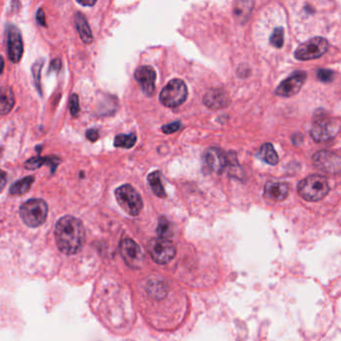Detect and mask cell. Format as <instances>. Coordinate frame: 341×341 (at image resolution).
I'll list each match as a JSON object with an SVG mask.
<instances>
[{
  "label": "cell",
  "instance_id": "1",
  "mask_svg": "<svg viewBox=\"0 0 341 341\" xmlns=\"http://www.w3.org/2000/svg\"><path fill=\"white\" fill-rule=\"evenodd\" d=\"M54 234L58 249L65 255H75L84 246L85 229L82 222L75 217L61 218L56 224Z\"/></svg>",
  "mask_w": 341,
  "mask_h": 341
},
{
  "label": "cell",
  "instance_id": "2",
  "mask_svg": "<svg viewBox=\"0 0 341 341\" xmlns=\"http://www.w3.org/2000/svg\"><path fill=\"white\" fill-rule=\"evenodd\" d=\"M19 215L26 226L37 228L45 223L48 206L42 199H31L20 206Z\"/></svg>",
  "mask_w": 341,
  "mask_h": 341
},
{
  "label": "cell",
  "instance_id": "3",
  "mask_svg": "<svg viewBox=\"0 0 341 341\" xmlns=\"http://www.w3.org/2000/svg\"><path fill=\"white\" fill-rule=\"evenodd\" d=\"M297 192L305 201L317 202L328 194L329 186L324 177L312 175L298 184Z\"/></svg>",
  "mask_w": 341,
  "mask_h": 341
},
{
  "label": "cell",
  "instance_id": "4",
  "mask_svg": "<svg viewBox=\"0 0 341 341\" xmlns=\"http://www.w3.org/2000/svg\"><path fill=\"white\" fill-rule=\"evenodd\" d=\"M115 197L119 206L128 215L137 217L143 209V201L139 193L131 185H123L115 191Z\"/></svg>",
  "mask_w": 341,
  "mask_h": 341
},
{
  "label": "cell",
  "instance_id": "5",
  "mask_svg": "<svg viewBox=\"0 0 341 341\" xmlns=\"http://www.w3.org/2000/svg\"><path fill=\"white\" fill-rule=\"evenodd\" d=\"M188 97V89L181 79H173L163 88L160 94V101L166 107L175 108L181 106Z\"/></svg>",
  "mask_w": 341,
  "mask_h": 341
},
{
  "label": "cell",
  "instance_id": "6",
  "mask_svg": "<svg viewBox=\"0 0 341 341\" xmlns=\"http://www.w3.org/2000/svg\"><path fill=\"white\" fill-rule=\"evenodd\" d=\"M340 131L338 121L329 117H319L310 129V136L315 142L323 143L333 139Z\"/></svg>",
  "mask_w": 341,
  "mask_h": 341
},
{
  "label": "cell",
  "instance_id": "7",
  "mask_svg": "<svg viewBox=\"0 0 341 341\" xmlns=\"http://www.w3.org/2000/svg\"><path fill=\"white\" fill-rule=\"evenodd\" d=\"M147 250L152 259L158 264H167L176 256V247L168 239H151Z\"/></svg>",
  "mask_w": 341,
  "mask_h": 341
},
{
  "label": "cell",
  "instance_id": "8",
  "mask_svg": "<svg viewBox=\"0 0 341 341\" xmlns=\"http://www.w3.org/2000/svg\"><path fill=\"white\" fill-rule=\"evenodd\" d=\"M328 50V42L322 37H314L302 43L295 51L298 60H313L321 57Z\"/></svg>",
  "mask_w": 341,
  "mask_h": 341
},
{
  "label": "cell",
  "instance_id": "9",
  "mask_svg": "<svg viewBox=\"0 0 341 341\" xmlns=\"http://www.w3.org/2000/svg\"><path fill=\"white\" fill-rule=\"evenodd\" d=\"M313 166L327 174L341 173V157L329 151H320L313 156Z\"/></svg>",
  "mask_w": 341,
  "mask_h": 341
},
{
  "label": "cell",
  "instance_id": "10",
  "mask_svg": "<svg viewBox=\"0 0 341 341\" xmlns=\"http://www.w3.org/2000/svg\"><path fill=\"white\" fill-rule=\"evenodd\" d=\"M120 252L124 261L132 268H139L144 260L140 247L131 239L125 238L121 241Z\"/></svg>",
  "mask_w": 341,
  "mask_h": 341
},
{
  "label": "cell",
  "instance_id": "11",
  "mask_svg": "<svg viewBox=\"0 0 341 341\" xmlns=\"http://www.w3.org/2000/svg\"><path fill=\"white\" fill-rule=\"evenodd\" d=\"M7 50L11 62L18 63L23 55V41L19 29L13 25L8 27Z\"/></svg>",
  "mask_w": 341,
  "mask_h": 341
},
{
  "label": "cell",
  "instance_id": "12",
  "mask_svg": "<svg viewBox=\"0 0 341 341\" xmlns=\"http://www.w3.org/2000/svg\"><path fill=\"white\" fill-rule=\"evenodd\" d=\"M306 80V73L297 71L280 83L275 90V94L281 97H291L299 92Z\"/></svg>",
  "mask_w": 341,
  "mask_h": 341
},
{
  "label": "cell",
  "instance_id": "13",
  "mask_svg": "<svg viewBox=\"0 0 341 341\" xmlns=\"http://www.w3.org/2000/svg\"><path fill=\"white\" fill-rule=\"evenodd\" d=\"M135 79L147 96H152L154 94L156 88V72L151 66H142L138 68L135 72Z\"/></svg>",
  "mask_w": 341,
  "mask_h": 341
},
{
  "label": "cell",
  "instance_id": "14",
  "mask_svg": "<svg viewBox=\"0 0 341 341\" xmlns=\"http://www.w3.org/2000/svg\"><path fill=\"white\" fill-rule=\"evenodd\" d=\"M203 102L208 108L212 110H219L228 107L231 103V99L225 90L215 88L206 93Z\"/></svg>",
  "mask_w": 341,
  "mask_h": 341
},
{
  "label": "cell",
  "instance_id": "15",
  "mask_svg": "<svg viewBox=\"0 0 341 341\" xmlns=\"http://www.w3.org/2000/svg\"><path fill=\"white\" fill-rule=\"evenodd\" d=\"M205 161L209 168L217 174H222L228 165L226 154L218 148H210L205 154Z\"/></svg>",
  "mask_w": 341,
  "mask_h": 341
},
{
  "label": "cell",
  "instance_id": "16",
  "mask_svg": "<svg viewBox=\"0 0 341 341\" xmlns=\"http://www.w3.org/2000/svg\"><path fill=\"white\" fill-rule=\"evenodd\" d=\"M289 193V187L282 182H268L264 187V198L272 202L284 201Z\"/></svg>",
  "mask_w": 341,
  "mask_h": 341
},
{
  "label": "cell",
  "instance_id": "17",
  "mask_svg": "<svg viewBox=\"0 0 341 341\" xmlns=\"http://www.w3.org/2000/svg\"><path fill=\"white\" fill-rule=\"evenodd\" d=\"M59 164H60V159L56 156H50L46 158L35 157V158H31L26 161L25 168L28 170H36L42 167L43 165H49L51 167L52 173H54V170H56Z\"/></svg>",
  "mask_w": 341,
  "mask_h": 341
},
{
  "label": "cell",
  "instance_id": "18",
  "mask_svg": "<svg viewBox=\"0 0 341 341\" xmlns=\"http://www.w3.org/2000/svg\"><path fill=\"white\" fill-rule=\"evenodd\" d=\"M15 97L12 89L7 86L0 87V115H7L13 108Z\"/></svg>",
  "mask_w": 341,
  "mask_h": 341
},
{
  "label": "cell",
  "instance_id": "19",
  "mask_svg": "<svg viewBox=\"0 0 341 341\" xmlns=\"http://www.w3.org/2000/svg\"><path fill=\"white\" fill-rule=\"evenodd\" d=\"M252 0H236L234 3V15L240 22L247 21L252 13Z\"/></svg>",
  "mask_w": 341,
  "mask_h": 341
},
{
  "label": "cell",
  "instance_id": "20",
  "mask_svg": "<svg viewBox=\"0 0 341 341\" xmlns=\"http://www.w3.org/2000/svg\"><path fill=\"white\" fill-rule=\"evenodd\" d=\"M75 25L82 41L86 44H91L93 42V35L85 16L80 12H77L75 15Z\"/></svg>",
  "mask_w": 341,
  "mask_h": 341
},
{
  "label": "cell",
  "instance_id": "21",
  "mask_svg": "<svg viewBox=\"0 0 341 341\" xmlns=\"http://www.w3.org/2000/svg\"><path fill=\"white\" fill-rule=\"evenodd\" d=\"M163 175L160 170H155L148 176V183L153 191V193L159 198H166L167 194L162 184Z\"/></svg>",
  "mask_w": 341,
  "mask_h": 341
},
{
  "label": "cell",
  "instance_id": "22",
  "mask_svg": "<svg viewBox=\"0 0 341 341\" xmlns=\"http://www.w3.org/2000/svg\"><path fill=\"white\" fill-rule=\"evenodd\" d=\"M258 157L265 163L269 165H276L278 163V156L273 148V146L270 143H265L261 146L259 152H258Z\"/></svg>",
  "mask_w": 341,
  "mask_h": 341
},
{
  "label": "cell",
  "instance_id": "23",
  "mask_svg": "<svg viewBox=\"0 0 341 341\" xmlns=\"http://www.w3.org/2000/svg\"><path fill=\"white\" fill-rule=\"evenodd\" d=\"M34 183V177L33 176H28L24 179L19 180L18 182H16L15 184H13L10 188V194L14 195V196H20L23 195L25 193H27L29 191V189L31 188L32 184Z\"/></svg>",
  "mask_w": 341,
  "mask_h": 341
},
{
  "label": "cell",
  "instance_id": "24",
  "mask_svg": "<svg viewBox=\"0 0 341 341\" xmlns=\"http://www.w3.org/2000/svg\"><path fill=\"white\" fill-rule=\"evenodd\" d=\"M137 142V136L135 134H121L118 135L115 138L114 141V146L117 148H124V149H131L132 147H134V145Z\"/></svg>",
  "mask_w": 341,
  "mask_h": 341
},
{
  "label": "cell",
  "instance_id": "25",
  "mask_svg": "<svg viewBox=\"0 0 341 341\" xmlns=\"http://www.w3.org/2000/svg\"><path fill=\"white\" fill-rule=\"evenodd\" d=\"M157 235L161 239H168V240L173 236V227L170 222L165 217H161L159 220V224L157 228Z\"/></svg>",
  "mask_w": 341,
  "mask_h": 341
},
{
  "label": "cell",
  "instance_id": "26",
  "mask_svg": "<svg viewBox=\"0 0 341 341\" xmlns=\"http://www.w3.org/2000/svg\"><path fill=\"white\" fill-rule=\"evenodd\" d=\"M43 59H39L37 60L33 66H32V74H33V78H34V82L36 88L38 90V92L41 94V70L43 67Z\"/></svg>",
  "mask_w": 341,
  "mask_h": 341
},
{
  "label": "cell",
  "instance_id": "27",
  "mask_svg": "<svg viewBox=\"0 0 341 341\" xmlns=\"http://www.w3.org/2000/svg\"><path fill=\"white\" fill-rule=\"evenodd\" d=\"M283 28L277 27L270 36V43L275 48H281L283 45Z\"/></svg>",
  "mask_w": 341,
  "mask_h": 341
},
{
  "label": "cell",
  "instance_id": "28",
  "mask_svg": "<svg viewBox=\"0 0 341 341\" xmlns=\"http://www.w3.org/2000/svg\"><path fill=\"white\" fill-rule=\"evenodd\" d=\"M80 112L79 98L76 94H73L70 98V113L73 117H77Z\"/></svg>",
  "mask_w": 341,
  "mask_h": 341
},
{
  "label": "cell",
  "instance_id": "29",
  "mask_svg": "<svg viewBox=\"0 0 341 341\" xmlns=\"http://www.w3.org/2000/svg\"><path fill=\"white\" fill-rule=\"evenodd\" d=\"M317 78L324 83H328L331 82L334 78V73L330 70H326V69H320L317 72Z\"/></svg>",
  "mask_w": 341,
  "mask_h": 341
},
{
  "label": "cell",
  "instance_id": "30",
  "mask_svg": "<svg viewBox=\"0 0 341 341\" xmlns=\"http://www.w3.org/2000/svg\"><path fill=\"white\" fill-rule=\"evenodd\" d=\"M180 127H181L180 122H174V123H170V124L163 126L162 127V131L165 134H173V133L177 132L180 129Z\"/></svg>",
  "mask_w": 341,
  "mask_h": 341
},
{
  "label": "cell",
  "instance_id": "31",
  "mask_svg": "<svg viewBox=\"0 0 341 341\" xmlns=\"http://www.w3.org/2000/svg\"><path fill=\"white\" fill-rule=\"evenodd\" d=\"M86 137L91 142H96L99 139V132L95 129H90L86 133Z\"/></svg>",
  "mask_w": 341,
  "mask_h": 341
},
{
  "label": "cell",
  "instance_id": "32",
  "mask_svg": "<svg viewBox=\"0 0 341 341\" xmlns=\"http://www.w3.org/2000/svg\"><path fill=\"white\" fill-rule=\"evenodd\" d=\"M36 19L38 24L42 25V26H46V19H45V14L43 9H39L37 11V15H36Z\"/></svg>",
  "mask_w": 341,
  "mask_h": 341
},
{
  "label": "cell",
  "instance_id": "33",
  "mask_svg": "<svg viewBox=\"0 0 341 341\" xmlns=\"http://www.w3.org/2000/svg\"><path fill=\"white\" fill-rule=\"evenodd\" d=\"M7 183V175L5 172L0 170V193L4 190Z\"/></svg>",
  "mask_w": 341,
  "mask_h": 341
},
{
  "label": "cell",
  "instance_id": "34",
  "mask_svg": "<svg viewBox=\"0 0 341 341\" xmlns=\"http://www.w3.org/2000/svg\"><path fill=\"white\" fill-rule=\"evenodd\" d=\"M61 68V61L59 59H55L50 64V71H59Z\"/></svg>",
  "mask_w": 341,
  "mask_h": 341
},
{
  "label": "cell",
  "instance_id": "35",
  "mask_svg": "<svg viewBox=\"0 0 341 341\" xmlns=\"http://www.w3.org/2000/svg\"><path fill=\"white\" fill-rule=\"evenodd\" d=\"M81 5H84V6H93L97 0H77Z\"/></svg>",
  "mask_w": 341,
  "mask_h": 341
},
{
  "label": "cell",
  "instance_id": "36",
  "mask_svg": "<svg viewBox=\"0 0 341 341\" xmlns=\"http://www.w3.org/2000/svg\"><path fill=\"white\" fill-rule=\"evenodd\" d=\"M3 69H4V59L0 56V74L2 73Z\"/></svg>",
  "mask_w": 341,
  "mask_h": 341
},
{
  "label": "cell",
  "instance_id": "37",
  "mask_svg": "<svg viewBox=\"0 0 341 341\" xmlns=\"http://www.w3.org/2000/svg\"><path fill=\"white\" fill-rule=\"evenodd\" d=\"M0 154H1V150H0Z\"/></svg>",
  "mask_w": 341,
  "mask_h": 341
}]
</instances>
